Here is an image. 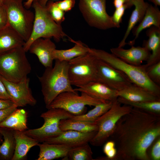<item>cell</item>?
Masks as SVG:
<instances>
[{
    "label": "cell",
    "mask_w": 160,
    "mask_h": 160,
    "mask_svg": "<svg viewBox=\"0 0 160 160\" xmlns=\"http://www.w3.org/2000/svg\"><path fill=\"white\" fill-rule=\"evenodd\" d=\"M38 157L36 160H52L66 157L71 148L62 144L49 143L45 142L39 143Z\"/></svg>",
    "instance_id": "cell-22"
},
{
    "label": "cell",
    "mask_w": 160,
    "mask_h": 160,
    "mask_svg": "<svg viewBox=\"0 0 160 160\" xmlns=\"http://www.w3.org/2000/svg\"><path fill=\"white\" fill-rule=\"evenodd\" d=\"M9 24L6 10L3 5L0 4V30L6 27Z\"/></svg>",
    "instance_id": "cell-38"
},
{
    "label": "cell",
    "mask_w": 160,
    "mask_h": 160,
    "mask_svg": "<svg viewBox=\"0 0 160 160\" xmlns=\"http://www.w3.org/2000/svg\"><path fill=\"white\" fill-rule=\"evenodd\" d=\"M89 52L98 59L123 72L133 84L143 87L160 97V87L149 78L144 65L139 66L131 65L112 53L102 49L89 48Z\"/></svg>",
    "instance_id": "cell-3"
},
{
    "label": "cell",
    "mask_w": 160,
    "mask_h": 160,
    "mask_svg": "<svg viewBox=\"0 0 160 160\" xmlns=\"http://www.w3.org/2000/svg\"><path fill=\"white\" fill-rule=\"evenodd\" d=\"M133 6V4L129 0V1L120 7L115 9L113 15L111 16L113 22L120 27V24L121 22L122 17L126 9L131 8Z\"/></svg>",
    "instance_id": "cell-35"
},
{
    "label": "cell",
    "mask_w": 160,
    "mask_h": 160,
    "mask_svg": "<svg viewBox=\"0 0 160 160\" xmlns=\"http://www.w3.org/2000/svg\"><path fill=\"white\" fill-rule=\"evenodd\" d=\"M107 101L94 98L84 92L79 95L77 92L67 91L57 96L47 108H60L78 116L85 113L87 105L95 106Z\"/></svg>",
    "instance_id": "cell-11"
},
{
    "label": "cell",
    "mask_w": 160,
    "mask_h": 160,
    "mask_svg": "<svg viewBox=\"0 0 160 160\" xmlns=\"http://www.w3.org/2000/svg\"><path fill=\"white\" fill-rule=\"evenodd\" d=\"M132 107L122 105L117 100L113 102L111 108L95 122L98 127L97 133L90 142L92 145L100 146L108 140L119 119L129 112Z\"/></svg>",
    "instance_id": "cell-7"
},
{
    "label": "cell",
    "mask_w": 160,
    "mask_h": 160,
    "mask_svg": "<svg viewBox=\"0 0 160 160\" xmlns=\"http://www.w3.org/2000/svg\"><path fill=\"white\" fill-rule=\"evenodd\" d=\"M75 2V0H63L55 2L57 7L65 12L71 10L74 6Z\"/></svg>",
    "instance_id": "cell-37"
},
{
    "label": "cell",
    "mask_w": 160,
    "mask_h": 160,
    "mask_svg": "<svg viewBox=\"0 0 160 160\" xmlns=\"http://www.w3.org/2000/svg\"><path fill=\"white\" fill-rule=\"evenodd\" d=\"M129 0H113V4L115 9L118 8L123 5Z\"/></svg>",
    "instance_id": "cell-42"
},
{
    "label": "cell",
    "mask_w": 160,
    "mask_h": 160,
    "mask_svg": "<svg viewBox=\"0 0 160 160\" xmlns=\"http://www.w3.org/2000/svg\"><path fill=\"white\" fill-rule=\"evenodd\" d=\"M3 141V137L2 135L0 133V145L1 144Z\"/></svg>",
    "instance_id": "cell-46"
},
{
    "label": "cell",
    "mask_w": 160,
    "mask_h": 160,
    "mask_svg": "<svg viewBox=\"0 0 160 160\" xmlns=\"http://www.w3.org/2000/svg\"><path fill=\"white\" fill-rule=\"evenodd\" d=\"M32 7L34 11L35 17L30 36L23 46L26 52L28 51L32 43L38 39L53 38L58 42L67 36L63 31L61 25L52 18L46 6L41 5L36 1L33 2Z\"/></svg>",
    "instance_id": "cell-4"
},
{
    "label": "cell",
    "mask_w": 160,
    "mask_h": 160,
    "mask_svg": "<svg viewBox=\"0 0 160 160\" xmlns=\"http://www.w3.org/2000/svg\"><path fill=\"white\" fill-rule=\"evenodd\" d=\"M13 133L15 140V147L12 160H25L30 149L38 146L39 142L23 132L13 130Z\"/></svg>",
    "instance_id": "cell-21"
},
{
    "label": "cell",
    "mask_w": 160,
    "mask_h": 160,
    "mask_svg": "<svg viewBox=\"0 0 160 160\" xmlns=\"http://www.w3.org/2000/svg\"><path fill=\"white\" fill-rule=\"evenodd\" d=\"M72 114L60 108H51L42 113L40 117L44 123L41 127L27 129L23 132L29 136L43 142L49 139L56 137L63 132L60 128V121L63 119L71 118Z\"/></svg>",
    "instance_id": "cell-8"
},
{
    "label": "cell",
    "mask_w": 160,
    "mask_h": 160,
    "mask_svg": "<svg viewBox=\"0 0 160 160\" xmlns=\"http://www.w3.org/2000/svg\"><path fill=\"white\" fill-rule=\"evenodd\" d=\"M25 42L23 38L9 24L0 30V53L23 46Z\"/></svg>",
    "instance_id": "cell-24"
},
{
    "label": "cell",
    "mask_w": 160,
    "mask_h": 160,
    "mask_svg": "<svg viewBox=\"0 0 160 160\" xmlns=\"http://www.w3.org/2000/svg\"><path fill=\"white\" fill-rule=\"evenodd\" d=\"M146 33L148 39L143 41V46L152 52L146 64L144 65L147 67L160 61V28L152 26Z\"/></svg>",
    "instance_id": "cell-20"
},
{
    "label": "cell",
    "mask_w": 160,
    "mask_h": 160,
    "mask_svg": "<svg viewBox=\"0 0 160 160\" xmlns=\"http://www.w3.org/2000/svg\"><path fill=\"white\" fill-rule=\"evenodd\" d=\"M46 6L52 18L58 24L61 25L65 19V12L60 9L53 1H48Z\"/></svg>",
    "instance_id": "cell-32"
},
{
    "label": "cell",
    "mask_w": 160,
    "mask_h": 160,
    "mask_svg": "<svg viewBox=\"0 0 160 160\" xmlns=\"http://www.w3.org/2000/svg\"><path fill=\"white\" fill-rule=\"evenodd\" d=\"M106 2V0H79V10L90 26L102 30L119 28L108 14Z\"/></svg>",
    "instance_id": "cell-9"
},
{
    "label": "cell",
    "mask_w": 160,
    "mask_h": 160,
    "mask_svg": "<svg viewBox=\"0 0 160 160\" xmlns=\"http://www.w3.org/2000/svg\"><path fill=\"white\" fill-rule=\"evenodd\" d=\"M56 0H38L37 1L42 6L45 7L46 6L47 2L49 1H54Z\"/></svg>",
    "instance_id": "cell-44"
},
{
    "label": "cell",
    "mask_w": 160,
    "mask_h": 160,
    "mask_svg": "<svg viewBox=\"0 0 160 160\" xmlns=\"http://www.w3.org/2000/svg\"><path fill=\"white\" fill-rule=\"evenodd\" d=\"M147 153L150 160H160V136L153 142L148 149Z\"/></svg>",
    "instance_id": "cell-36"
},
{
    "label": "cell",
    "mask_w": 160,
    "mask_h": 160,
    "mask_svg": "<svg viewBox=\"0 0 160 160\" xmlns=\"http://www.w3.org/2000/svg\"><path fill=\"white\" fill-rule=\"evenodd\" d=\"M97 60L88 52L68 62V75L72 85L79 87L95 81Z\"/></svg>",
    "instance_id": "cell-10"
},
{
    "label": "cell",
    "mask_w": 160,
    "mask_h": 160,
    "mask_svg": "<svg viewBox=\"0 0 160 160\" xmlns=\"http://www.w3.org/2000/svg\"><path fill=\"white\" fill-rule=\"evenodd\" d=\"M134 9L132 11L129 20L127 28L124 37L119 44L118 47H122L127 43L126 40L132 30L143 18L147 9L149 4L144 0H130Z\"/></svg>",
    "instance_id": "cell-23"
},
{
    "label": "cell",
    "mask_w": 160,
    "mask_h": 160,
    "mask_svg": "<svg viewBox=\"0 0 160 160\" xmlns=\"http://www.w3.org/2000/svg\"><path fill=\"white\" fill-rule=\"evenodd\" d=\"M55 60L53 67L46 68L42 75L37 76L47 108L60 94L67 91L76 92L69 80L68 62Z\"/></svg>",
    "instance_id": "cell-2"
},
{
    "label": "cell",
    "mask_w": 160,
    "mask_h": 160,
    "mask_svg": "<svg viewBox=\"0 0 160 160\" xmlns=\"http://www.w3.org/2000/svg\"><path fill=\"white\" fill-rule=\"evenodd\" d=\"M17 108V107L14 104L9 108L0 110V123L4 121Z\"/></svg>",
    "instance_id": "cell-39"
},
{
    "label": "cell",
    "mask_w": 160,
    "mask_h": 160,
    "mask_svg": "<svg viewBox=\"0 0 160 160\" xmlns=\"http://www.w3.org/2000/svg\"><path fill=\"white\" fill-rule=\"evenodd\" d=\"M159 136L160 115L132 107L118 121L109 138L117 151L113 160H150L148 149Z\"/></svg>",
    "instance_id": "cell-1"
},
{
    "label": "cell",
    "mask_w": 160,
    "mask_h": 160,
    "mask_svg": "<svg viewBox=\"0 0 160 160\" xmlns=\"http://www.w3.org/2000/svg\"><path fill=\"white\" fill-rule=\"evenodd\" d=\"M74 90L84 92L94 98L106 101L113 102L118 97V91L95 81L90 82L74 89Z\"/></svg>",
    "instance_id": "cell-17"
},
{
    "label": "cell",
    "mask_w": 160,
    "mask_h": 160,
    "mask_svg": "<svg viewBox=\"0 0 160 160\" xmlns=\"http://www.w3.org/2000/svg\"><path fill=\"white\" fill-rule=\"evenodd\" d=\"M23 0H4L9 25L21 36L25 42L31 33L34 13L25 7Z\"/></svg>",
    "instance_id": "cell-6"
},
{
    "label": "cell",
    "mask_w": 160,
    "mask_h": 160,
    "mask_svg": "<svg viewBox=\"0 0 160 160\" xmlns=\"http://www.w3.org/2000/svg\"><path fill=\"white\" fill-rule=\"evenodd\" d=\"M0 133L3 141L0 145V160H12L15 147V140L13 130L0 127Z\"/></svg>",
    "instance_id": "cell-27"
},
{
    "label": "cell",
    "mask_w": 160,
    "mask_h": 160,
    "mask_svg": "<svg viewBox=\"0 0 160 160\" xmlns=\"http://www.w3.org/2000/svg\"><path fill=\"white\" fill-rule=\"evenodd\" d=\"M97 68L95 81L103 83L114 90L119 91L133 84L123 72L97 58Z\"/></svg>",
    "instance_id": "cell-12"
},
{
    "label": "cell",
    "mask_w": 160,
    "mask_h": 160,
    "mask_svg": "<svg viewBox=\"0 0 160 160\" xmlns=\"http://www.w3.org/2000/svg\"><path fill=\"white\" fill-rule=\"evenodd\" d=\"M145 67L146 74L150 79L155 84L160 86V61Z\"/></svg>",
    "instance_id": "cell-34"
},
{
    "label": "cell",
    "mask_w": 160,
    "mask_h": 160,
    "mask_svg": "<svg viewBox=\"0 0 160 160\" xmlns=\"http://www.w3.org/2000/svg\"><path fill=\"white\" fill-rule=\"evenodd\" d=\"M154 26L160 28V11L157 7L149 4L144 16L139 25L132 30L134 39L127 44L133 45L141 32L144 29Z\"/></svg>",
    "instance_id": "cell-19"
},
{
    "label": "cell",
    "mask_w": 160,
    "mask_h": 160,
    "mask_svg": "<svg viewBox=\"0 0 160 160\" xmlns=\"http://www.w3.org/2000/svg\"><path fill=\"white\" fill-rule=\"evenodd\" d=\"M110 51L111 53L117 57L135 66L140 65L143 61H147L151 54V52L145 47L133 45L128 49L118 47L111 48Z\"/></svg>",
    "instance_id": "cell-15"
},
{
    "label": "cell",
    "mask_w": 160,
    "mask_h": 160,
    "mask_svg": "<svg viewBox=\"0 0 160 160\" xmlns=\"http://www.w3.org/2000/svg\"><path fill=\"white\" fill-rule=\"evenodd\" d=\"M118 97L133 102L160 100V97L133 84L118 91Z\"/></svg>",
    "instance_id": "cell-18"
},
{
    "label": "cell",
    "mask_w": 160,
    "mask_h": 160,
    "mask_svg": "<svg viewBox=\"0 0 160 160\" xmlns=\"http://www.w3.org/2000/svg\"><path fill=\"white\" fill-rule=\"evenodd\" d=\"M59 126L63 131L73 130L87 132L97 131L98 129L97 126L95 122L74 120L71 118L61 120Z\"/></svg>",
    "instance_id": "cell-28"
},
{
    "label": "cell",
    "mask_w": 160,
    "mask_h": 160,
    "mask_svg": "<svg viewBox=\"0 0 160 160\" xmlns=\"http://www.w3.org/2000/svg\"><path fill=\"white\" fill-rule=\"evenodd\" d=\"M104 144L103 151L105 156L100 157L96 160H113L117 153L114 142L109 139Z\"/></svg>",
    "instance_id": "cell-33"
},
{
    "label": "cell",
    "mask_w": 160,
    "mask_h": 160,
    "mask_svg": "<svg viewBox=\"0 0 160 160\" xmlns=\"http://www.w3.org/2000/svg\"><path fill=\"white\" fill-rule=\"evenodd\" d=\"M4 0H0V4H1L3 1Z\"/></svg>",
    "instance_id": "cell-47"
},
{
    "label": "cell",
    "mask_w": 160,
    "mask_h": 160,
    "mask_svg": "<svg viewBox=\"0 0 160 160\" xmlns=\"http://www.w3.org/2000/svg\"><path fill=\"white\" fill-rule=\"evenodd\" d=\"M153 3L154 6L157 7L160 6V0H148Z\"/></svg>",
    "instance_id": "cell-45"
},
{
    "label": "cell",
    "mask_w": 160,
    "mask_h": 160,
    "mask_svg": "<svg viewBox=\"0 0 160 160\" xmlns=\"http://www.w3.org/2000/svg\"><path fill=\"white\" fill-rule=\"evenodd\" d=\"M38 0H26V1L23 3V5L25 8L27 9H29L32 5L33 2L36 1H37Z\"/></svg>",
    "instance_id": "cell-43"
},
{
    "label": "cell",
    "mask_w": 160,
    "mask_h": 160,
    "mask_svg": "<svg viewBox=\"0 0 160 160\" xmlns=\"http://www.w3.org/2000/svg\"><path fill=\"white\" fill-rule=\"evenodd\" d=\"M7 92L12 101L17 107H24L27 105H35L36 100L33 95L29 87V78L27 77L18 82L8 81L0 76Z\"/></svg>",
    "instance_id": "cell-13"
},
{
    "label": "cell",
    "mask_w": 160,
    "mask_h": 160,
    "mask_svg": "<svg viewBox=\"0 0 160 160\" xmlns=\"http://www.w3.org/2000/svg\"><path fill=\"white\" fill-rule=\"evenodd\" d=\"M56 49L55 44L50 38H40L32 43L28 51L36 55L41 63L47 68L52 67L53 53Z\"/></svg>",
    "instance_id": "cell-16"
},
{
    "label": "cell",
    "mask_w": 160,
    "mask_h": 160,
    "mask_svg": "<svg viewBox=\"0 0 160 160\" xmlns=\"http://www.w3.org/2000/svg\"><path fill=\"white\" fill-rule=\"evenodd\" d=\"M93 153L88 143L71 148L66 157L63 159L92 160Z\"/></svg>",
    "instance_id": "cell-31"
},
{
    "label": "cell",
    "mask_w": 160,
    "mask_h": 160,
    "mask_svg": "<svg viewBox=\"0 0 160 160\" xmlns=\"http://www.w3.org/2000/svg\"><path fill=\"white\" fill-rule=\"evenodd\" d=\"M0 99L11 100L10 97L7 92L6 87L0 77Z\"/></svg>",
    "instance_id": "cell-40"
},
{
    "label": "cell",
    "mask_w": 160,
    "mask_h": 160,
    "mask_svg": "<svg viewBox=\"0 0 160 160\" xmlns=\"http://www.w3.org/2000/svg\"><path fill=\"white\" fill-rule=\"evenodd\" d=\"M117 100L122 104L129 105L133 108L160 115V100L133 102L120 97H118Z\"/></svg>",
    "instance_id": "cell-30"
},
{
    "label": "cell",
    "mask_w": 160,
    "mask_h": 160,
    "mask_svg": "<svg viewBox=\"0 0 160 160\" xmlns=\"http://www.w3.org/2000/svg\"><path fill=\"white\" fill-rule=\"evenodd\" d=\"M97 132L94 131L84 132L73 130L63 131L58 136L43 142L62 144L71 148H74L90 142Z\"/></svg>",
    "instance_id": "cell-14"
},
{
    "label": "cell",
    "mask_w": 160,
    "mask_h": 160,
    "mask_svg": "<svg viewBox=\"0 0 160 160\" xmlns=\"http://www.w3.org/2000/svg\"><path fill=\"white\" fill-rule=\"evenodd\" d=\"M14 104L11 100L0 99V110L9 108Z\"/></svg>",
    "instance_id": "cell-41"
},
{
    "label": "cell",
    "mask_w": 160,
    "mask_h": 160,
    "mask_svg": "<svg viewBox=\"0 0 160 160\" xmlns=\"http://www.w3.org/2000/svg\"><path fill=\"white\" fill-rule=\"evenodd\" d=\"M113 102L107 101L98 104L87 113L78 116L73 115L71 119L74 120L94 122L111 108Z\"/></svg>",
    "instance_id": "cell-29"
},
{
    "label": "cell",
    "mask_w": 160,
    "mask_h": 160,
    "mask_svg": "<svg viewBox=\"0 0 160 160\" xmlns=\"http://www.w3.org/2000/svg\"><path fill=\"white\" fill-rule=\"evenodd\" d=\"M69 38L70 41L74 44V46L68 49H55L53 53L54 60L69 62L89 52V47L81 41H75L69 37Z\"/></svg>",
    "instance_id": "cell-25"
},
{
    "label": "cell",
    "mask_w": 160,
    "mask_h": 160,
    "mask_svg": "<svg viewBox=\"0 0 160 160\" xmlns=\"http://www.w3.org/2000/svg\"><path fill=\"white\" fill-rule=\"evenodd\" d=\"M23 46L0 53V76L12 82L20 81L27 77L31 67Z\"/></svg>",
    "instance_id": "cell-5"
},
{
    "label": "cell",
    "mask_w": 160,
    "mask_h": 160,
    "mask_svg": "<svg viewBox=\"0 0 160 160\" xmlns=\"http://www.w3.org/2000/svg\"><path fill=\"white\" fill-rule=\"evenodd\" d=\"M27 118L28 113L25 110L17 108L0 123V127L24 132L28 129Z\"/></svg>",
    "instance_id": "cell-26"
}]
</instances>
